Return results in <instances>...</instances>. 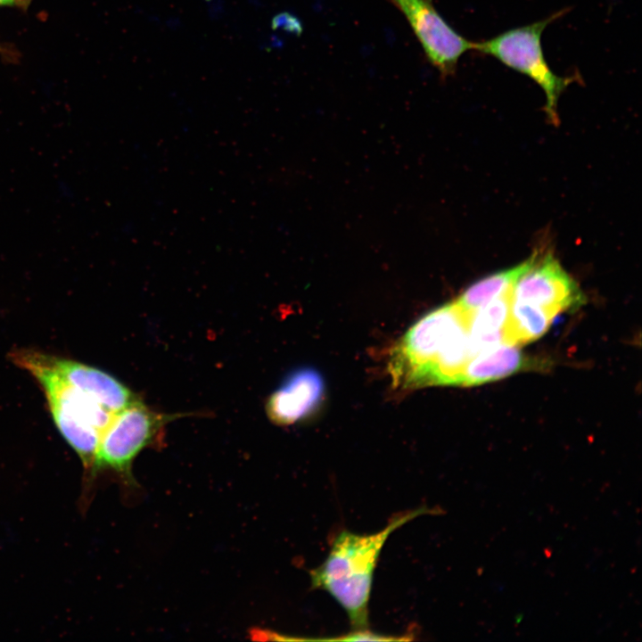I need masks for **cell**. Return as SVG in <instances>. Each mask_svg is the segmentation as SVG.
<instances>
[{
    "instance_id": "1",
    "label": "cell",
    "mask_w": 642,
    "mask_h": 642,
    "mask_svg": "<svg viewBox=\"0 0 642 642\" xmlns=\"http://www.w3.org/2000/svg\"><path fill=\"white\" fill-rule=\"evenodd\" d=\"M429 513L436 514L441 510L422 506L398 514L383 529L371 534L343 531L335 537L325 560L310 572L312 587L337 601L354 630L367 629L374 572L386 540L406 523Z\"/></svg>"
},
{
    "instance_id": "2",
    "label": "cell",
    "mask_w": 642,
    "mask_h": 642,
    "mask_svg": "<svg viewBox=\"0 0 642 642\" xmlns=\"http://www.w3.org/2000/svg\"><path fill=\"white\" fill-rule=\"evenodd\" d=\"M471 314L456 300L424 315L391 351L390 372L395 385L421 387L449 342L468 331Z\"/></svg>"
},
{
    "instance_id": "3",
    "label": "cell",
    "mask_w": 642,
    "mask_h": 642,
    "mask_svg": "<svg viewBox=\"0 0 642 642\" xmlns=\"http://www.w3.org/2000/svg\"><path fill=\"white\" fill-rule=\"evenodd\" d=\"M568 11L569 8L562 9L543 20L474 42L475 51L527 76L542 89L546 97L544 110L551 121H557V103L562 93L581 78L578 72L566 77L556 74L546 61L541 45L545 29Z\"/></svg>"
},
{
    "instance_id": "4",
    "label": "cell",
    "mask_w": 642,
    "mask_h": 642,
    "mask_svg": "<svg viewBox=\"0 0 642 642\" xmlns=\"http://www.w3.org/2000/svg\"><path fill=\"white\" fill-rule=\"evenodd\" d=\"M179 416L154 412L142 400L115 413L101 434L86 485L101 472L111 470L125 484L135 486L132 465L136 457L156 443L165 425Z\"/></svg>"
},
{
    "instance_id": "5",
    "label": "cell",
    "mask_w": 642,
    "mask_h": 642,
    "mask_svg": "<svg viewBox=\"0 0 642 642\" xmlns=\"http://www.w3.org/2000/svg\"><path fill=\"white\" fill-rule=\"evenodd\" d=\"M389 1L404 15L440 78L454 76L459 59L474 50V42L464 37L444 20L433 0Z\"/></svg>"
},
{
    "instance_id": "6",
    "label": "cell",
    "mask_w": 642,
    "mask_h": 642,
    "mask_svg": "<svg viewBox=\"0 0 642 642\" xmlns=\"http://www.w3.org/2000/svg\"><path fill=\"white\" fill-rule=\"evenodd\" d=\"M512 300L541 308L556 317L579 307L584 302V296L551 253L535 252L513 286Z\"/></svg>"
},
{
    "instance_id": "7",
    "label": "cell",
    "mask_w": 642,
    "mask_h": 642,
    "mask_svg": "<svg viewBox=\"0 0 642 642\" xmlns=\"http://www.w3.org/2000/svg\"><path fill=\"white\" fill-rule=\"evenodd\" d=\"M43 357L64 381L113 414L142 400L116 378L98 368L45 352Z\"/></svg>"
},
{
    "instance_id": "8",
    "label": "cell",
    "mask_w": 642,
    "mask_h": 642,
    "mask_svg": "<svg viewBox=\"0 0 642 642\" xmlns=\"http://www.w3.org/2000/svg\"><path fill=\"white\" fill-rule=\"evenodd\" d=\"M324 394L321 374L303 367L292 372L269 397L266 411L270 420L280 425L294 424L311 414Z\"/></svg>"
},
{
    "instance_id": "9",
    "label": "cell",
    "mask_w": 642,
    "mask_h": 642,
    "mask_svg": "<svg viewBox=\"0 0 642 642\" xmlns=\"http://www.w3.org/2000/svg\"><path fill=\"white\" fill-rule=\"evenodd\" d=\"M528 366L516 345L499 344L473 356L465 365L459 385L471 386L508 376Z\"/></svg>"
},
{
    "instance_id": "10",
    "label": "cell",
    "mask_w": 642,
    "mask_h": 642,
    "mask_svg": "<svg viewBox=\"0 0 642 642\" xmlns=\"http://www.w3.org/2000/svg\"><path fill=\"white\" fill-rule=\"evenodd\" d=\"M513 287L471 313L468 336L474 356L480 351L504 344L503 334L506 324Z\"/></svg>"
},
{
    "instance_id": "11",
    "label": "cell",
    "mask_w": 642,
    "mask_h": 642,
    "mask_svg": "<svg viewBox=\"0 0 642 642\" xmlns=\"http://www.w3.org/2000/svg\"><path fill=\"white\" fill-rule=\"evenodd\" d=\"M531 258L510 268L493 273L467 287L456 300L465 311L473 313L510 290L528 268Z\"/></svg>"
},
{
    "instance_id": "12",
    "label": "cell",
    "mask_w": 642,
    "mask_h": 642,
    "mask_svg": "<svg viewBox=\"0 0 642 642\" xmlns=\"http://www.w3.org/2000/svg\"><path fill=\"white\" fill-rule=\"evenodd\" d=\"M30 2L31 0H0V5L26 8Z\"/></svg>"
}]
</instances>
